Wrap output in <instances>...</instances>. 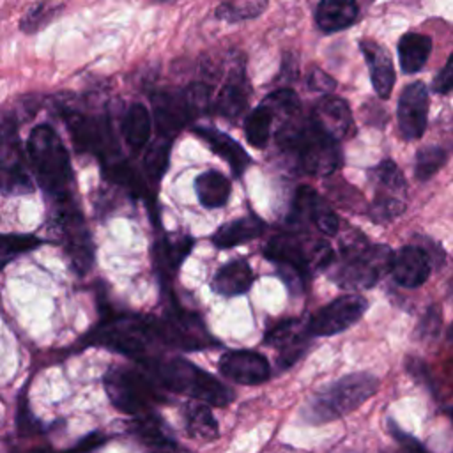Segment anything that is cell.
I'll return each mask as SVG.
<instances>
[{"label":"cell","instance_id":"6da1fadb","mask_svg":"<svg viewBox=\"0 0 453 453\" xmlns=\"http://www.w3.org/2000/svg\"><path fill=\"white\" fill-rule=\"evenodd\" d=\"M28 165L48 202L53 205L76 200L71 156L58 133L50 124L32 127L27 142Z\"/></svg>","mask_w":453,"mask_h":453},{"label":"cell","instance_id":"7a4b0ae2","mask_svg":"<svg viewBox=\"0 0 453 453\" xmlns=\"http://www.w3.org/2000/svg\"><path fill=\"white\" fill-rule=\"evenodd\" d=\"M296 117H290L278 133L281 149L292 154L306 173L324 177L338 170L342 165L338 140L322 131L311 117L304 120Z\"/></svg>","mask_w":453,"mask_h":453},{"label":"cell","instance_id":"3957f363","mask_svg":"<svg viewBox=\"0 0 453 453\" xmlns=\"http://www.w3.org/2000/svg\"><path fill=\"white\" fill-rule=\"evenodd\" d=\"M142 363L161 388L173 393H182L200 402L219 407L230 403L234 398V393L228 386L186 359L147 357Z\"/></svg>","mask_w":453,"mask_h":453},{"label":"cell","instance_id":"277c9868","mask_svg":"<svg viewBox=\"0 0 453 453\" xmlns=\"http://www.w3.org/2000/svg\"><path fill=\"white\" fill-rule=\"evenodd\" d=\"M377 388L379 380L370 373L356 372L345 375L313 395L303 407L301 416L310 425H324L356 411L377 391Z\"/></svg>","mask_w":453,"mask_h":453},{"label":"cell","instance_id":"5b68a950","mask_svg":"<svg viewBox=\"0 0 453 453\" xmlns=\"http://www.w3.org/2000/svg\"><path fill=\"white\" fill-rule=\"evenodd\" d=\"M393 253L388 246H370L357 239L342 244V258L329 262L333 271L329 278L340 287L347 288H370L391 267ZM327 265V267H329Z\"/></svg>","mask_w":453,"mask_h":453},{"label":"cell","instance_id":"8992f818","mask_svg":"<svg viewBox=\"0 0 453 453\" xmlns=\"http://www.w3.org/2000/svg\"><path fill=\"white\" fill-rule=\"evenodd\" d=\"M157 386L152 377L127 366H111L104 375V389L110 402L120 412L131 416L150 412L154 403L165 400Z\"/></svg>","mask_w":453,"mask_h":453},{"label":"cell","instance_id":"52a82bcc","mask_svg":"<svg viewBox=\"0 0 453 453\" xmlns=\"http://www.w3.org/2000/svg\"><path fill=\"white\" fill-rule=\"evenodd\" d=\"M0 191L5 195H28L34 191L18 122L12 113L0 115Z\"/></svg>","mask_w":453,"mask_h":453},{"label":"cell","instance_id":"ba28073f","mask_svg":"<svg viewBox=\"0 0 453 453\" xmlns=\"http://www.w3.org/2000/svg\"><path fill=\"white\" fill-rule=\"evenodd\" d=\"M62 119L78 150L94 154L103 166L119 159L115 134L108 117H96L78 111L74 108H62Z\"/></svg>","mask_w":453,"mask_h":453},{"label":"cell","instance_id":"9c48e42d","mask_svg":"<svg viewBox=\"0 0 453 453\" xmlns=\"http://www.w3.org/2000/svg\"><path fill=\"white\" fill-rule=\"evenodd\" d=\"M264 255L267 260L278 264L280 269L292 273L294 278L306 274L310 269L327 267L333 260V251L326 244L306 246L303 237L294 234H281L273 237L265 248Z\"/></svg>","mask_w":453,"mask_h":453},{"label":"cell","instance_id":"30bf717a","mask_svg":"<svg viewBox=\"0 0 453 453\" xmlns=\"http://www.w3.org/2000/svg\"><path fill=\"white\" fill-rule=\"evenodd\" d=\"M53 223L58 230L60 241L69 255L73 267L83 274L92 265V241L87 228V221L76 203V200L51 207Z\"/></svg>","mask_w":453,"mask_h":453},{"label":"cell","instance_id":"8fae6325","mask_svg":"<svg viewBox=\"0 0 453 453\" xmlns=\"http://www.w3.org/2000/svg\"><path fill=\"white\" fill-rule=\"evenodd\" d=\"M368 308V301L356 294H347L320 308L308 322V331L315 336H331L356 324Z\"/></svg>","mask_w":453,"mask_h":453},{"label":"cell","instance_id":"7c38bea8","mask_svg":"<svg viewBox=\"0 0 453 453\" xmlns=\"http://www.w3.org/2000/svg\"><path fill=\"white\" fill-rule=\"evenodd\" d=\"M428 117V90L423 81L407 85L398 99V127L405 140H418L423 136Z\"/></svg>","mask_w":453,"mask_h":453},{"label":"cell","instance_id":"4fadbf2b","mask_svg":"<svg viewBox=\"0 0 453 453\" xmlns=\"http://www.w3.org/2000/svg\"><path fill=\"white\" fill-rule=\"evenodd\" d=\"M219 372L239 384H260L269 379L267 359L255 350H230L219 359Z\"/></svg>","mask_w":453,"mask_h":453},{"label":"cell","instance_id":"5bb4252c","mask_svg":"<svg viewBox=\"0 0 453 453\" xmlns=\"http://www.w3.org/2000/svg\"><path fill=\"white\" fill-rule=\"evenodd\" d=\"M154 120L159 136L173 138L184 124L193 119V113L184 99V94H157L152 99Z\"/></svg>","mask_w":453,"mask_h":453},{"label":"cell","instance_id":"9a60e30c","mask_svg":"<svg viewBox=\"0 0 453 453\" xmlns=\"http://www.w3.org/2000/svg\"><path fill=\"white\" fill-rule=\"evenodd\" d=\"M389 271L400 287L416 288L426 281L430 274V260L421 248L405 246L393 255Z\"/></svg>","mask_w":453,"mask_h":453},{"label":"cell","instance_id":"2e32d148","mask_svg":"<svg viewBox=\"0 0 453 453\" xmlns=\"http://www.w3.org/2000/svg\"><path fill=\"white\" fill-rule=\"evenodd\" d=\"M311 119L317 126L334 140H345L354 133V119L349 104L334 96H326L319 101Z\"/></svg>","mask_w":453,"mask_h":453},{"label":"cell","instance_id":"e0dca14e","mask_svg":"<svg viewBox=\"0 0 453 453\" xmlns=\"http://www.w3.org/2000/svg\"><path fill=\"white\" fill-rule=\"evenodd\" d=\"M250 94H251V88L244 76L242 65L232 67L212 103V108L226 119H235L246 110Z\"/></svg>","mask_w":453,"mask_h":453},{"label":"cell","instance_id":"ac0fdd59","mask_svg":"<svg viewBox=\"0 0 453 453\" xmlns=\"http://www.w3.org/2000/svg\"><path fill=\"white\" fill-rule=\"evenodd\" d=\"M308 324L304 326L301 320H287L273 327L265 334V343L271 347H276L281 350V365L288 366L292 365L303 352L304 343L308 340Z\"/></svg>","mask_w":453,"mask_h":453},{"label":"cell","instance_id":"d6986e66","mask_svg":"<svg viewBox=\"0 0 453 453\" xmlns=\"http://www.w3.org/2000/svg\"><path fill=\"white\" fill-rule=\"evenodd\" d=\"M359 48L365 55L372 85L380 99H388L391 96L395 85V69L389 53L375 41H361Z\"/></svg>","mask_w":453,"mask_h":453},{"label":"cell","instance_id":"ffe728a7","mask_svg":"<svg viewBox=\"0 0 453 453\" xmlns=\"http://www.w3.org/2000/svg\"><path fill=\"white\" fill-rule=\"evenodd\" d=\"M296 212L310 219L324 235H334L338 232V216L333 212L329 203L310 188H301L297 191Z\"/></svg>","mask_w":453,"mask_h":453},{"label":"cell","instance_id":"44dd1931","mask_svg":"<svg viewBox=\"0 0 453 453\" xmlns=\"http://www.w3.org/2000/svg\"><path fill=\"white\" fill-rule=\"evenodd\" d=\"M193 133L196 136H200L212 152H216L218 156H221L228 166L232 168L234 175H241L246 166L250 165V157L248 154L244 152V149L234 140L230 138L228 134L211 127V126H198V127H193Z\"/></svg>","mask_w":453,"mask_h":453},{"label":"cell","instance_id":"7402d4cb","mask_svg":"<svg viewBox=\"0 0 453 453\" xmlns=\"http://www.w3.org/2000/svg\"><path fill=\"white\" fill-rule=\"evenodd\" d=\"M253 283V271L244 260H232L219 267L212 278V290L225 297L244 294Z\"/></svg>","mask_w":453,"mask_h":453},{"label":"cell","instance_id":"603a6c76","mask_svg":"<svg viewBox=\"0 0 453 453\" xmlns=\"http://www.w3.org/2000/svg\"><path fill=\"white\" fill-rule=\"evenodd\" d=\"M356 0H320L315 21L324 32H338L350 27L357 18Z\"/></svg>","mask_w":453,"mask_h":453},{"label":"cell","instance_id":"cb8c5ba5","mask_svg":"<svg viewBox=\"0 0 453 453\" xmlns=\"http://www.w3.org/2000/svg\"><path fill=\"white\" fill-rule=\"evenodd\" d=\"M264 228H265V225L260 218H257L253 214L244 216V218L234 219V221L225 223L223 226H219L216 230V234L212 235V244L216 248L239 246V244H244V242L262 235Z\"/></svg>","mask_w":453,"mask_h":453},{"label":"cell","instance_id":"d4e9b609","mask_svg":"<svg viewBox=\"0 0 453 453\" xmlns=\"http://www.w3.org/2000/svg\"><path fill=\"white\" fill-rule=\"evenodd\" d=\"M122 136L133 150H142L150 138L152 119L142 103H133L122 117Z\"/></svg>","mask_w":453,"mask_h":453},{"label":"cell","instance_id":"484cf974","mask_svg":"<svg viewBox=\"0 0 453 453\" xmlns=\"http://www.w3.org/2000/svg\"><path fill=\"white\" fill-rule=\"evenodd\" d=\"M430 51H432V39L428 35L414 34V32L402 35V39L398 41V57H400L402 71L407 74H412L423 69Z\"/></svg>","mask_w":453,"mask_h":453},{"label":"cell","instance_id":"4316f807","mask_svg":"<svg viewBox=\"0 0 453 453\" xmlns=\"http://www.w3.org/2000/svg\"><path fill=\"white\" fill-rule=\"evenodd\" d=\"M195 193L203 207L216 209L226 203L230 196V182L218 170H207L195 179Z\"/></svg>","mask_w":453,"mask_h":453},{"label":"cell","instance_id":"83f0119b","mask_svg":"<svg viewBox=\"0 0 453 453\" xmlns=\"http://www.w3.org/2000/svg\"><path fill=\"white\" fill-rule=\"evenodd\" d=\"M184 418V428L186 434L195 441H214L219 434L218 423L211 412V409L203 403H188L182 409Z\"/></svg>","mask_w":453,"mask_h":453},{"label":"cell","instance_id":"f1b7e54d","mask_svg":"<svg viewBox=\"0 0 453 453\" xmlns=\"http://www.w3.org/2000/svg\"><path fill=\"white\" fill-rule=\"evenodd\" d=\"M131 432L138 437V441L150 448L172 449L177 446L172 435L168 434L165 423L152 412L134 416V421L131 423Z\"/></svg>","mask_w":453,"mask_h":453},{"label":"cell","instance_id":"f546056e","mask_svg":"<svg viewBox=\"0 0 453 453\" xmlns=\"http://www.w3.org/2000/svg\"><path fill=\"white\" fill-rule=\"evenodd\" d=\"M273 119H274V111L267 103H262L260 106L251 110V113L246 117V122H244V134L251 147L262 149L267 145L271 136Z\"/></svg>","mask_w":453,"mask_h":453},{"label":"cell","instance_id":"4dcf8cb0","mask_svg":"<svg viewBox=\"0 0 453 453\" xmlns=\"http://www.w3.org/2000/svg\"><path fill=\"white\" fill-rule=\"evenodd\" d=\"M44 241L32 234H0V271L18 257L39 248Z\"/></svg>","mask_w":453,"mask_h":453},{"label":"cell","instance_id":"1f68e13d","mask_svg":"<svg viewBox=\"0 0 453 453\" xmlns=\"http://www.w3.org/2000/svg\"><path fill=\"white\" fill-rule=\"evenodd\" d=\"M64 9V0H41L35 4L19 21V28L25 34H35L55 19Z\"/></svg>","mask_w":453,"mask_h":453},{"label":"cell","instance_id":"d6a6232c","mask_svg":"<svg viewBox=\"0 0 453 453\" xmlns=\"http://www.w3.org/2000/svg\"><path fill=\"white\" fill-rule=\"evenodd\" d=\"M170 147H172V140L165 138V136H157L156 142H152L145 152L143 157V166L147 175L152 180H159L168 166V159H170Z\"/></svg>","mask_w":453,"mask_h":453},{"label":"cell","instance_id":"836d02e7","mask_svg":"<svg viewBox=\"0 0 453 453\" xmlns=\"http://www.w3.org/2000/svg\"><path fill=\"white\" fill-rule=\"evenodd\" d=\"M448 154L439 145H426L416 152V165H414V175L418 180L425 182L432 175H435L442 165L446 163Z\"/></svg>","mask_w":453,"mask_h":453},{"label":"cell","instance_id":"e575fe53","mask_svg":"<svg viewBox=\"0 0 453 453\" xmlns=\"http://www.w3.org/2000/svg\"><path fill=\"white\" fill-rule=\"evenodd\" d=\"M368 175L382 191H388V193H403L405 191V179H403L402 172L398 170V166L389 159L380 161L377 166L370 168Z\"/></svg>","mask_w":453,"mask_h":453},{"label":"cell","instance_id":"d590c367","mask_svg":"<svg viewBox=\"0 0 453 453\" xmlns=\"http://www.w3.org/2000/svg\"><path fill=\"white\" fill-rule=\"evenodd\" d=\"M267 5V0H230L216 9V16L226 21H242L258 16Z\"/></svg>","mask_w":453,"mask_h":453},{"label":"cell","instance_id":"8d00e7d4","mask_svg":"<svg viewBox=\"0 0 453 453\" xmlns=\"http://www.w3.org/2000/svg\"><path fill=\"white\" fill-rule=\"evenodd\" d=\"M191 246H193L191 237H177V239H168V241L161 242V246L157 250L161 265L168 271H175L182 264L186 255L189 253Z\"/></svg>","mask_w":453,"mask_h":453},{"label":"cell","instance_id":"74e56055","mask_svg":"<svg viewBox=\"0 0 453 453\" xmlns=\"http://www.w3.org/2000/svg\"><path fill=\"white\" fill-rule=\"evenodd\" d=\"M403 211H405V203L400 198H396L388 191H379L372 205V212H373L372 218L379 223H388L396 216H400Z\"/></svg>","mask_w":453,"mask_h":453},{"label":"cell","instance_id":"f35d334b","mask_svg":"<svg viewBox=\"0 0 453 453\" xmlns=\"http://www.w3.org/2000/svg\"><path fill=\"white\" fill-rule=\"evenodd\" d=\"M264 103H267L274 113H281L287 119L297 115L299 108H301L297 94L288 88H281V90L269 94Z\"/></svg>","mask_w":453,"mask_h":453},{"label":"cell","instance_id":"ab89813d","mask_svg":"<svg viewBox=\"0 0 453 453\" xmlns=\"http://www.w3.org/2000/svg\"><path fill=\"white\" fill-rule=\"evenodd\" d=\"M441 329V310L437 306H430L418 326V334L421 338H434Z\"/></svg>","mask_w":453,"mask_h":453},{"label":"cell","instance_id":"60d3db41","mask_svg":"<svg viewBox=\"0 0 453 453\" xmlns=\"http://www.w3.org/2000/svg\"><path fill=\"white\" fill-rule=\"evenodd\" d=\"M432 88H434V92H439V94H446V92L453 90V53L448 58L446 65L441 69V73L435 76Z\"/></svg>","mask_w":453,"mask_h":453},{"label":"cell","instance_id":"b9f144b4","mask_svg":"<svg viewBox=\"0 0 453 453\" xmlns=\"http://www.w3.org/2000/svg\"><path fill=\"white\" fill-rule=\"evenodd\" d=\"M389 432L396 439V442H400L405 449H414V451H423L425 449L423 444L416 437H412L407 432H403L402 428H398V425L393 419H389Z\"/></svg>","mask_w":453,"mask_h":453},{"label":"cell","instance_id":"7bdbcfd3","mask_svg":"<svg viewBox=\"0 0 453 453\" xmlns=\"http://www.w3.org/2000/svg\"><path fill=\"white\" fill-rule=\"evenodd\" d=\"M308 85H310V88L319 90V92H331L334 88V80L331 76H327L324 71L313 69L308 78Z\"/></svg>","mask_w":453,"mask_h":453},{"label":"cell","instance_id":"ee69618b","mask_svg":"<svg viewBox=\"0 0 453 453\" xmlns=\"http://www.w3.org/2000/svg\"><path fill=\"white\" fill-rule=\"evenodd\" d=\"M103 441H104V439H103L101 434H92V435L83 437V439L74 446V449H92V448H97Z\"/></svg>","mask_w":453,"mask_h":453},{"label":"cell","instance_id":"f6af8a7d","mask_svg":"<svg viewBox=\"0 0 453 453\" xmlns=\"http://www.w3.org/2000/svg\"><path fill=\"white\" fill-rule=\"evenodd\" d=\"M448 338L453 342V324H451V327H449V331H448Z\"/></svg>","mask_w":453,"mask_h":453}]
</instances>
